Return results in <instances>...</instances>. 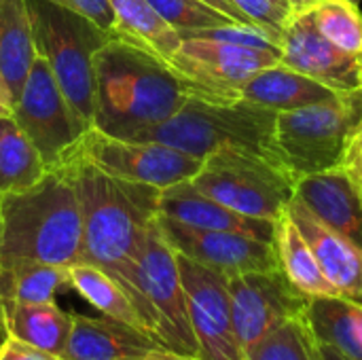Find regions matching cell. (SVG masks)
<instances>
[{"label":"cell","instance_id":"cell-1","mask_svg":"<svg viewBox=\"0 0 362 360\" xmlns=\"http://www.w3.org/2000/svg\"><path fill=\"white\" fill-rule=\"evenodd\" d=\"M57 168L66 170L78 197L83 219V263L112 276L129 295L140 318L134 267L144 236L159 214L161 191L148 185L112 178L74 159H68Z\"/></svg>","mask_w":362,"mask_h":360},{"label":"cell","instance_id":"cell-2","mask_svg":"<svg viewBox=\"0 0 362 360\" xmlns=\"http://www.w3.org/2000/svg\"><path fill=\"white\" fill-rule=\"evenodd\" d=\"M93 74V127L110 136L129 138L170 119L189 100L187 87L163 59L115 36L95 51Z\"/></svg>","mask_w":362,"mask_h":360},{"label":"cell","instance_id":"cell-3","mask_svg":"<svg viewBox=\"0 0 362 360\" xmlns=\"http://www.w3.org/2000/svg\"><path fill=\"white\" fill-rule=\"evenodd\" d=\"M0 261L70 267L83 261V219L66 170L51 168L34 187L0 195Z\"/></svg>","mask_w":362,"mask_h":360},{"label":"cell","instance_id":"cell-4","mask_svg":"<svg viewBox=\"0 0 362 360\" xmlns=\"http://www.w3.org/2000/svg\"><path fill=\"white\" fill-rule=\"evenodd\" d=\"M361 123L362 87L314 106L278 112L267 157L297 187L310 176L341 170Z\"/></svg>","mask_w":362,"mask_h":360},{"label":"cell","instance_id":"cell-5","mask_svg":"<svg viewBox=\"0 0 362 360\" xmlns=\"http://www.w3.org/2000/svg\"><path fill=\"white\" fill-rule=\"evenodd\" d=\"M36 53L51 68L78 121L89 129L95 121L93 55L112 38L110 32L81 13L49 0H25Z\"/></svg>","mask_w":362,"mask_h":360},{"label":"cell","instance_id":"cell-6","mask_svg":"<svg viewBox=\"0 0 362 360\" xmlns=\"http://www.w3.org/2000/svg\"><path fill=\"white\" fill-rule=\"evenodd\" d=\"M276 115L278 112L242 102L216 104L189 95L176 115L157 125L138 129L129 138L161 142L202 159L227 146L255 151L267 157Z\"/></svg>","mask_w":362,"mask_h":360},{"label":"cell","instance_id":"cell-7","mask_svg":"<svg viewBox=\"0 0 362 360\" xmlns=\"http://www.w3.org/2000/svg\"><path fill=\"white\" fill-rule=\"evenodd\" d=\"M134 284L144 331L165 350L197 356L178 255L161 233L157 219L148 227L136 257Z\"/></svg>","mask_w":362,"mask_h":360},{"label":"cell","instance_id":"cell-8","mask_svg":"<svg viewBox=\"0 0 362 360\" xmlns=\"http://www.w3.org/2000/svg\"><path fill=\"white\" fill-rule=\"evenodd\" d=\"M191 185L244 216L269 223H276L295 195L293 182L276 163L235 146L208 155Z\"/></svg>","mask_w":362,"mask_h":360},{"label":"cell","instance_id":"cell-9","mask_svg":"<svg viewBox=\"0 0 362 360\" xmlns=\"http://www.w3.org/2000/svg\"><path fill=\"white\" fill-rule=\"evenodd\" d=\"M68 159L87 163L112 178L148 185L159 191L189 182L204 166L202 157L180 149L153 140L110 136L98 127H89L78 138L64 161Z\"/></svg>","mask_w":362,"mask_h":360},{"label":"cell","instance_id":"cell-10","mask_svg":"<svg viewBox=\"0 0 362 360\" xmlns=\"http://www.w3.org/2000/svg\"><path fill=\"white\" fill-rule=\"evenodd\" d=\"M278 62L280 55L265 49L210 38H182L168 66L182 81L189 95L216 104H238L240 89Z\"/></svg>","mask_w":362,"mask_h":360},{"label":"cell","instance_id":"cell-11","mask_svg":"<svg viewBox=\"0 0 362 360\" xmlns=\"http://www.w3.org/2000/svg\"><path fill=\"white\" fill-rule=\"evenodd\" d=\"M11 115L49 170L62 166L70 149L87 132L40 55H36Z\"/></svg>","mask_w":362,"mask_h":360},{"label":"cell","instance_id":"cell-12","mask_svg":"<svg viewBox=\"0 0 362 360\" xmlns=\"http://www.w3.org/2000/svg\"><path fill=\"white\" fill-rule=\"evenodd\" d=\"M227 289L233 329L244 352L280 325L301 316L310 301L280 269L227 278Z\"/></svg>","mask_w":362,"mask_h":360},{"label":"cell","instance_id":"cell-13","mask_svg":"<svg viewBox=\"0 0 362 360\" xmlns=\"http://www.w3.org/2000/svg\"><path fill=\"white\" fill-rule=\"evenodd\" d=\"M178 267L197 356L202 360H246L233 329L227 278L182 255H178Z\"/></svg>","mask_w":362,"mask_h":360},{"label":"cell","instance_id":"cell-14","mask_svg":"<svg viewBox=\"0 0 362 360\" xmlns=\"http://www.w3.org/2000/svg\"><path fill=\"white\" fill-rule=\"evenodd\" d=\"M157 223L161 233L178 255L216 274H223L225 278L250 272L280 269L272 242H263L235 231L189 227L161 214H157Z\"/></svg>","mask_w":362,"mask_h":360},{"label":"cell","instance_id":"cell-15","mask_svg":"<svg viewBox=\"0 0 362 360\" xmlns=\"http://www.w3.org/2000/svg\"><path fill=\"white\" fill-rule=\"evenodd\" d=\"M280 64L339 93L362 87L361 57L325 38L305 6L293 8L280 32Z\"/></svg>","mask_w":362,"mask_h":360},{"label":"cell","instance_id":"cell-16","mask_svg":"<svg viewBox=\"0 0 362 360\" xmlns=\"http://www.w3.org/2000/svg\"><path fill=\"white\" fill-rule=\"evenodd\" d=\"M288 212L310 248L314 250L322 274L335 286L337 295L350 301L362 303V248L352 240L344 238L318 216H314L308 206L293 195L288 202Z\"/></svg>","mask_w":362,"mask_h":360},{"label":"cell","instance_id":"cell-17","mask_svg":"<svg viewBox=\"0 0 362 360\" xmlns=\"http://www.w3.org/2000/svg\"><path fill=\"white\" fill-rule=\"evenodd\" d=\"M161 348L151 335L112 318L72 314V329L62 360H144Z\"/></svg>","mask_w":362,"mask_h":360},{"label":"cell","instance_id":"cell-18","mask_svg":"<svg viewBox=\"0 0 362 360\" xmlns=\"http://www.w3.org/2000/svg\"><path fill=\"white\" fill-rule=\"evenodd\" d=\"M159 214L189 227L235 231L263 242H274V223L244 216L214 202L212 197L199 193L191 180L168 187L159 193Z\"/></svg>","mask_w":362,"mask_h":360},{"label":"cell","instance_id":"cell-19","mask_svg":"<svg viewBox=\"0 0 362 360\" xmlns=\"http://www.w3.org/2000/svg\"><path fill=\"white\" fill-rule=\"evenodd\" d=\"M308 210L362 248V191L344 170L310 176L295 187Z\"/></svg>","mask_w":362,"mask_h":360},{"label":"cell","instance_id":"cell-20","mask_svg":"<svg viewBox=\"0 0 362 360\" xmlns=\"http://www.w3.org/2000/svg\"><path fill=\"white\" fill-rule=\"evenodd\" d=\"M335 95H339V91L278 62L255 74L240 89L238 102L272 112H286L327 102Z\"/></svg>","mask_w":362,"mask_h":360},{"label":"cell","instance_id":"cell-21","mask_svg":"<svg viewBox=\"0 0 362 360\" xmlns=\"http://www.w3.org/2000/svg\"><path fill=\"white\" fill-rule=\"evenodd\" d=\"M303 323L318 346L341 360H362V303L344 297L310 299Z\"/></svg>","mask_w":362,"mask_h":360},{"label":"cell","instance_id":"cell-22","mask_svg":"<svg viewBox=\"0 0 362 360\" xmlns=\"http://www.w3.org/2000/svg\"><path fill=\"white\" fill-rule=\"evenodd\" d=\"M70 329L72 314L64 312L55 301H0V331L4 337H15L55 356H62Z\"/></svg>","mask_w":362,"mask_h":360},{"label":"cell","instance_id":"cell-23","mask_svg":"<svg viewBox=\"0 0 362 360\" xmlns=\"http://www.w3.org/2000/svg\"><path fill=\"white\" fill-rule=\"evenodd\" d=\"M274 250L278 267L284 278L308 299L318 297H339L335 286L327 280L320 263L303 238L301 229L293 221L288 208L274 223Z\"/></svg>","mask_w":362,"mask_h":360},{"label":"cell","instance_id":"cell-24","mask_svg":"<svg viewBox=\"0 0 362 360\" xmlns=\"http://www.w3.org/2000/svg\"><path fill=\"white\" fill-rule=\"evenodd\" d=\"M36 55L25 0H0V79L11 106L17 102Z\"/></svg>","mask_w":362,"mask_h":360},{"label":"cell","instance_id":"cell-25","mask_svg":"<svg viewBox=\"0 0 362 360\" xmlns=\"http://www.w3.org/2000/svg\"><path fill=\"white\" fill-rule=\"evenodd\" d=\"M115 25L112 36L151 51L165 64L182 42L178 30H174L146 0H108Z\"/></svg>","mask_w":362,"mask_h":360},{"label":"cell","instance_id":"cell-26","mask_svg":"<svg viewBox=\"0 0 362 360\" xmlns=\"http://www.w3.org/2000/svg\"><path fill=\"white\" fill-rule=\"evenodd\" d=\"M49 168L13 115L0 117V195L19 193L45 178Z\"/></svg>","mask_w":362,"mask_h":360},{"label":"cell","instance_id":"cell-27","mask_svg":"<svg viewBox=\"0 0 362 360\" xmlns=\"http://www.w3.org/2000/svg\"><path fill=\"white\" fill-rule=\"evenodd\" d=\"M68 286L74 293H78L89 306H93L98 312H102L106 318H112V320H119L123 325L144 331L125 289L112 276L102 272L100 267H93L83 261L76 265H70L68 267Z\"/></svg>","mask_w":362,"mask_h":360},{"label":"cell","instance_id":"cell-28","mask_svg":"<svg viewBox=\"0 0 362 360\" xmlns=\"http://www.w3.org/2000/svg\"><path fill=\"white\" fill-rule=\"evenodd\" d=\"M305 8L325 38L361 57L362 11L354 0H312Z\"/></svg>","mask_w":362,"mask_h":360},{"label":"cell","instance_id":"cell-29","mask_svg":"<svg viewBox=\"0 0 362 360\" xmlns=\"http://www.w3.org/2000/svg\"><path fill=\"white\" fill-rule=\"evenodd\" d=\"M246 360H314V342L303 314L280 325L244 352Z\"/></svg>","mask_w":362,"mask_h":360},{"label":"cell","instance_id":"cell-30","mask_svg":"<svg viewBox=\"0 0 362 360\" xmlns=\"http://www.w3.org/2000/svg\"><path fill=\"white\" fill-rule=\"evenodd\" d=\"M178 34L235 23L221 11L204 4L202 0H146Z\"/></svg>","mask_w":362,"mask_h":360},{"label":"cell","instance_id":"cell-31","mask_svg":"<svg viewBox=\"0 0 362 360\" xmlns=\"http://www.w3.org/2000/svg\"><path fill=\"white\" fill-rule=\"evenodd\" d=\"M257 28L267 30L280 38L284 23L293 13L291 0H231Z\"/></svg>","mask_w":362,"mask_h":360},{"label":"cell","instance_id":"cell-32","mask_svg":"<svg viewBox=\"0 0 362 360\" xmlns=\"http://www.w3.org/2000/svg\"><path fill=\"white\" fill-rule=\"evenodd\" d=\"M53 4L66 6L74 13L85 15L87 19H91L93 23H98L100 28H104L106 32L112 34V25H115V15L110 8L108 0H49Z\"/></svg>","mask_w":362,"mask_h":360},{"label":"cell","instance_id":"cell-33","mask_svg":"<svg viewBox=\"0 0 362 360\" xmlns=\"http://www.w3.org/2000/svg\"><path fill=\"white\" fill-rule=\"evenodd\" d=\"M0 360H62L59 356L40 350L32 344H25L15 337H2L0 342Z\"/></svg>","mask_w":362,"mask_h":360},{"label":"cell","instance_id":"cell-34","mask_svg":"<svg viewBox=\"0 0 362 360\" xmlns=\"http://www.w3.org/2000/svg\"><path fill=\"white\" fill-rule=\"evenodd\" d=\"M341 170L348 174V178L362 191V123L361 127L356 129L350 146H348V153H346V159L341 163Z\"/></svg>","mask_w":362,"mask_h":360},{"label":"cell","instance_id":"cell-35","mask_svg":"<svg viewBox=\"0 0 362 360\" xmlns=\"http://www.w3.org/2000/svg\"><path fill=\"white\" fill-rule=\"evenodd\" d=\"M204 4H208V6H212V8H216V11H221L223 15H227L229 19H233L235 23H242V25H255L231 0H202ZM257 28V25H255Z\"/></svg>","mask_w":362,"mask_h":360},{"label":"cell","instance_id":"cell-36","mask_svg":"<svg viewBox=\"0 0 362 360\" xmlns=\"http://www.w3.org/2000/svg\"><path fill=\"white\" fill-rule=\"evenodd\" d=\"M144 360H202L199 356H189V354H178L165 348H155L148 352V356Z\"/></svg>","mask_w":362,"mask_h":360},{"label":"cell","instance_id":"cell-37","mask_svg":"<svg viewBox=\"0 0 362 360\" xmlns=\"http://www.w3.org/2000/svg\"><path fill=\"white\" fill-rule=\"evenodd\" d=\"M13 112V106H11V100H8V93H6V87L0 79V117L4 115H11Z\"/></svg>","mask_w":362,"mask_h":360},{"label":"cell","instance_id":"cell-38","mask_svg":"<svg viewBox=\"0 0 362 360\" xmlns=\"http://www.w3.org/2000/svg\"><path fill=\"white\" fill-rule=\"evenodd\" d=\"M312 342H314V339H312ZM314 360H329L327 359V354L322 352V348H320L316 342H314Z\"/></svg>","mask_w":362,"mask_h":360},{"label":"cell","instance_id":"cell-39","mask_svg":"<svg viewBox=\"0 0 362 360\" xmlns=\"http://www.w3.org/2000/svg\"><path fill=\"white\" fill-rule=\"evenodd\" d=\"M312 0H291V4H293V8H297V6H305V4H310Z\"/></svg>","mask_w":362,"mask_h":360},{"label":"cell","instance_id":"cell-40","mask_svg":"<svg viewBox=\"0 0 362 360\" xmlns=\"http://www.w3.org/2000/svg\"><path fill=\"white\" fill-rule=\"evenodd\" d=\"M320 348H322V346H320ZM322 352H325V354H327V359H329V360H341V359H339V356H335V354H333V352H329V350H327V348H322Z\"/></svg>","mask_w":362,"mask_h":360},{"label":"cell","instance_id":"cell-41","mask_svg":"<svg viewBox=\"0 0 362 360\" xmlns=\"http://www.w3.org/2000/svg\"><path fill=\"white\" fill-rule=\"evenodd\" d=\"M0 244H2V208H0Z\"/></svg>","mask_w":362,"mask_h":360},{"label":"cell","instance_id":"cell-42","mask_svg":"<svg viewBox=\"0 0 362 360\" xmlns=\"http://www.w3.org/2000/svg\"><path fill=\"white\" fill-rule=\"evenodd\" d=\"M361 79H362V53H361Z\"/></svg>","mask_w":362,"mask_h":360},{"label":"cell","instance_id":"cell-43","mask_svg":"<svg viewBox=\"0 0 362 360\" xmlns=\"http://www.w3.org/2000/svg\"><path fill=\"white\" fill-rule=\"evenodd\" d=\"M354 2H356V4H361V2H362V0H354Z\"/></svg>","mask_w":362,"mask_h":360}]
</instances>
